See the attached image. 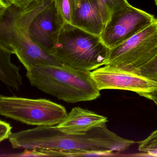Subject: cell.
Listing matches in <instances>:
<instances>
[{"instance_id":"obj_14","label":"cell","mask_w":157,"mask_h":157,"mask_svg":"<svg viewBox=\"0 0 157 157\" xmlns=\"http://www.w3.org/2000/svg\"><path fill=\"white\" fill-rule=\"evenodd\" d=\"M65 23L71 24L77 0H54Z\"/></svg>"},{"instance_id":"obj_10","label":"cell","mask_w":157,"mask_h":157,"mask_svg":"<svg viewBox=\"0 0 157 157\" xmlns=\"http://www.w3.org/2000/svg\"><path fill=\"white\" fill-rule=\"evenodd\" d=\"M107 117L79 107L73 108L65 119L56 125L58 130L70 134H85L90 130L105 125Z\"/></svg>"},{"instance_id":"obj_2","label":"cell","mask_w":157,"mask_h":157,"mask_svg":"<svg viewBox=\"0 0 157 157\" xmlns=\"http://www.w3.org/2000/svg\"><path fill=\"white\" fill-rule=\"evenodd\" d=\"M86 72L64 65H38L27 71L31 85L67 103L91 101L99 90Z\"/></svg>"},{"instance_id":"obj_13","label":"cell","mask_w":157,"mask_h":157,"mask_svg":"<svg viewBox=\"0 0 157 157\" xmlns=\"http://www.w3.org/2000/svg\"><path fill=\"white\" fill-rule=\"evenodd\" d=\"M98 1L105 24L113 12L131 5L127 0H98Z\"/></svg>"},{"instance_id":"obj_19","label":"cell","mask_w":157,"mask_h":157,"mask_svg":"<svg viewBox=\"0 0 157 157\" xmlns=\"http://www.w3.org/2000/svg\"><path fill=\"white\" fill-rule=\"evenodd\" d=\"M140 96L144 97L148 99L154 101L157 106V88L150 92L143 93Z\"/></svg>"},{"instance_id":"obj_8","label":"cell","mask_w":157,"mask_h":157,"mask_svg":"<svg viewBox=\"0 0 157 157\" xmlns=\"http://www.w3.org/2000/svg\"><path fill=\"white\" fill-rule=\"evenodd\" d=\"M156 19L153 15L130 5L111 15L100 37L111 49L139 33Z\"/></svg>"},{"instance_id":"obj_9","label":"cell","mask_w":157,"mask_h":157,"mask_svg":"<svg viewBox=\"0 0 157 157\" xmlns=\"http://www.w3.org/2000/svg\"><path fill=\"white\" fill-rule=\"evenodd\" d=\"M90 73L99 91L120 89L136 92L141 95L157 88V82L111 65H105Z\"/></svg>"},{"instance_id":"obj_12","label":"cell","mask_w":157,"mask_h":157,"mask_svg":"<svg viewBox=\"0 0 157 157\" xmlns=\"http://www.w3.org/2000/svg\"><path fill=\"white\" fill-rule=\"evenodd\" d=\"M14 52L0 43V81L8 87L18 91L23 84L20 68L13 63Z\"/></svg>"},{"instance_id":"obj_20","label":"cell","mask_w":157,"mask_h":157,"mask_svg":"<svg viewBox=\"0 0 157 157\" xmlns=\"http://www.w3.org/2000/svg\"><path fill=\"white\" fill-rule=\"evenodd\" d=\"M8 4L5 0H0V10L6 7Z\"/></svg>"},{"instance_id":"obj_15","label":"cell","mask_w":157,"mask_h":157,"mask_svg":"<svg viewBox=\"0 0 157 157\" xmlns=\"http://www.w3.org/2000/svg\"><path fill=\"white\" fill-rule=\"evenodd\" d=\"M138 150L151 156H157V130L139 143Z\"/></svg>"},{"instance_id":"obj_21","label":"cell","mask_w":157,"mask_h":157,"mask_svg":"<svg viewBox=\"0 0 157 157\" xmlns=\"http://www.w3.org/2000/svg\"><path fill=\"white\" fill-rule=\"evenodd\" d=\"M6 2L8 3L13 4V3L14 0H5Z\"/></svg>"},{"instance_id":"obj_11","label":"cell","mask_w":157,"mask_h":157,"mask_svg":"<svg viewBox=\"0 0 157 157\" xmlns=\"http://www.w3.org/2000/svg\"><path fill=\"white\" fill-rule=\"evenodd\" d=\"M71 24L100 36L105 24L98 0H77Z\"/></svg>"},{"instance_id":"obj_3","label":"cell","mask_w":157,"mask_h":157,"mask_svg":"<svg viewBox=\"0 0 157 157\" xmlns=\"http://www.w3.org/2000/svg\"><path fill=\"white\" fill-rule=\"evenodd\" d=\"M109 52L99 36L65 22L52 56L63 65L90 72L106 64Z\"/></svg>"},{"instance_id":"obj_23","label":"cell","mask_w":157,"mask_h":157,"mask_svg":"<svg viewBox=\"0 0 157 157\" xmlns=\"http://www.w3.org/2000/svg\"><path fill=\"white\" fill-rule=\"evenodd\" d=\"M155 3L156 5L157 6V0H155Z\"/></svg>"},{"instance_id":"obj_17","label":"cell","mask_w":157,"mask_h":157,"mask_svg":"<svg viewBox=\"0 0 157 157\" xmlns=\"http://www.w3.org/2000/svg\"><path fill=\"white\" fill-rule=\"evenodd\" d=\"M12 130V126L9 123L0 120V143L9 138Z\"/></svg>"},{"instance_id":"obj_16","label":"cell","mask_w":157,"mask_h":157,"mask_svg":"<svg viewBox=\"0 0 157 157\" xmlns=\"http://www.w3.org/2000/svg\"><path fill=\"white\" fill-rule=\"evenodd\" d=\"M136 73L157 82V53L150 61L140 68Z\"/></svg>"},{"instance_id":"obj_1","label":"cell","mask_w":157,"mask_h":157,"mask_svg":"<svg viewBox=\"0 0 157 157\" xmlns=\"http://www.w3.org/2000/svg\"><path fill=\"white\" fill-rule=\"evenodd\" d=\"M8 140L13 148L36 149L44 156L112 155L136 143L117 135L106 124L81 135L65 133L56 126H37L12 133Z\"/></svg>"},{"instance_id":"obj_22","label":"cell","mask_w":157,"mask_h":157,"mask_svg":"<svg viewBox=\"0 0 157 157\" xmlns=\"http://www.w3.org/2000/svg\"><path fill=\"white\" fill-rule=\"evenodd\" d=\"M155 25H156V27L157 32V18H156V19Z\"/></svg>"},{"instance_id":"obj_18","label":"cell","mask_w":157,"mask_h":157,"mask_svg":"<svg viewBox=\"0 0 157 157\" xmlns=\"http://www.w3.org/2000/svg\"><path fill=\"white\" fill-rule=\"evenodd\" d=\"M41 0H14L13 4L19 8H25Z\"/></svg>"},{"instance_id":"obj_6","label":"cell","mask_w":157,"mask_h":157,"mask_svg":"<svg viewBox=\"0 0 157 157\" xmlns=\"http://www.w3.org/2000/svg\"><path fill=\"white\" fill-rule=\"evenodd\" d=\"M60 104L45 99L0 95V115L33 126H56L67 115Z\"/></svg>"},{"instance_id":"obj_7","label":"cell","mask_w":157,"mask_h":157,"mask_svg":"<svg viewBox=\"0 0 157 157\" xmlns=\"http://www.w3.org/2000/svg\"><path fill=\"white\" fill-rule=\"evenodd\" d=\"M157 53V32L155 21L139 33L110 49L105 65L136 73Z\"/></svg>"},{"instance_id":"obj_5","label":"cell","mask_w":157,"mask_h":157,"mask_svg":"<svg viewBox=\"0 0 157 157\" xmlns=\"http://www.w3.org/2000/svg\"><path fill=\"white\" fill-rule=\"evenodd\" d=\"M0 43L13 52L26 71L38 65H62L54 56L41 49L18 26L11 4L0 10Z\"/></svg>"},{"instance_id":"obj_4","label":"cell","mask_w":157,"mask_h":157,"mask_svg":"<svg viewBox=\"0 0 157 157\" xmlns=\"http://www.w3.org/2000/svg\"><path fill=\"white\" fill-rule=\"evenodd\" d=\"M11 4L18 26L41 49L52 55L65 23L54 0H41L25 8Z\"/></svg>"}]
</instances>
